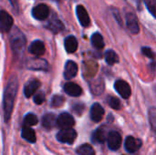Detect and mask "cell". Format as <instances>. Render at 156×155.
Segmentation results:
<instances>
[{
  "mask_svg": "<svg viewBox=\"0 0 156 155\" xmlns=\"http://www.w3.org/2000/svg\"><path fill=\"white\" fill-rule=\"evenodd\" d=\"M27 66L30 69L34 70H47L48 69V62L44 59L40 58H31L27 61Z\"/></svg>",
  "mask_w": 156,
  "mask_h": 155,
  "instance_id": "cell-12",
  "label": "cell"
},
{
  "mask_svg": "<svg viewBox=\"0 0 156 155\" xmlns=\"http://www.w3.org/2000/svg\"><path fill=\"white\" fill-rule=\"evenodd\" d=\"M114 88H115V90L123 99H128L132 94L130 85L124 80H117L114 84Z\"/></svg>",
  "mask_w": 156,
  "mask_h": 155,
  "instance_id": "cell-7",
  "label": "cell"
},
{
  "mask_svg": "<svg viewBox=\"0 0 156 155\" xmlns=\"http://www.w3.org/2000/svg\"><path fill=\"white\" fill-rule=\"evenodd\" d=\"M105 60L108 65L112 66L119 61V58H118V55L115 53V51L109 49L105 52Z\"/></svg>",
  "mask_w": 156,
  "mask_h": 155,
  "instance_id": "cell-25",
  "label": "cell"
},
{
  "mask_svg": "<svg viewBox=\"0 0 156 155\" xmlns=\"http://www.w3.org/2000/svg\"><path fill=\"white\" fill-rule=\"evenodd\" d=\"M75 124V120L72 117V115H70L68 112H63L61 114L58 115V117L57 118V125L60 128V129H69V128H72Z\"/></svg>",
  "mask_w": 156,
  "mask_h": 155,
  "instance_id": "cell-5",
  "label": "cell"
},
{
  "mask_svg": "<svg viewBox=\"0 0 156 155\" xmlns=\"http://www.w3.org/2000/svg\"><path fill=\"white\" fill-rule=\"evenodd\" d=\"M40 86V82L38 80H30L29 82H27L25 85L24 88V94L27 98H30L35 92L36 90L39 88Z\"/></svg>",
  "mask_w": 156,
  "mask_h": 155,
  "instance_id": "cell-20",
  "label": "cell"
},
{
  "mask_svg": "<svg viewBox=\"0 0 156 155\" xmlns=\"http://www.w3.org/2000/svg\"><path fill=\"white\" fill-rule=\"evenodd\" d=\"M107 135H108V133H107L106 129L104 127H100L96 131L93 132L92 136H91V140L95 143L102 144L105 143V141L107 139Z\"/></svg>",
  "mask_w": 156,
  "mask_h": 155,
  "instance_id": "cell-15",
  "label": "cell"
},
{
  "mask_svg": "<svg viewBox=\"0 0 156 155\" xmlns=\"http://www.w3.org/2000/svg\"><path fill=\"white\" fill-rule=\"evenodd\" d=\"M84 109H85V106H84L83 104H81V103H77V104H75V105L72 107L73 111H74L75 113H77L78 115H81V113L83 112Z\"/></svg>",
  "mask_w": 156,
  "mask_h": 155,
  "instance_id": "cell-32",
  "label": "cell"
},
{
  "mask_svg": "<svg viewBox=\"0 0 156 155\" xmlns=\"http://www.w3.org/2000/svg\"><path fill=\"white\" fill-rule=\"evenodd\" d=\"M28 51L36 56H41L45 52V45L40 40H35L28 48Z\"/></svg>",
  "mask_w": 156,
  "mask_h": 155,
  "instance_id": "cell-18",
  "label": "cell"
},
{
  "mask_svg": "<svg viewBox=\"0 0 156 155\" xmlns=\"http://www.w3.org/2000/svg\"><path fill=\"white\" fill-rule=\"evenodd\" d=\"M57 125V117L54 113H47L42 118V126L45 129L50 130Z\"/></svg>",
  "mask_w": 156,
  "mask_h": 155,
  "instance_id": "cell-19",
  "label": "cell"
},
{
  "mask_svg": "<svg viewBox=\"0 0 156 155\" xmlns=\"http://www.w3.org/2000/svg\"><path fill=\"white\" fill-rule=\"evenodd\" d=\"M64 91L71 97H79L82 93L81 88L73 82H67L64 85Z\"/></svg>",
  "mask_w": 156,
  "mask_h": 155,
  "instance_id": "cell-16",
  "label": "cell"
},
{
  "mask_svg": "<svg viewBox=\"0 0 156 155\" xmlns=\"http://www.w3.org/2000/svg\"><path fill=\"white\" fill-rule=\"evenodd\" d=\"M109 105L111 106V108H112L114 110H120L121 109V101L119 99H117L115 97H110L109 98Z\"/></svg>",
  "mask_w": 156,
  "mask_h": 155,
  "instance_id": "cell-29",
  "label": "cell"
},
{
  "mask_svg": "<svg viewBox=\"0 0 156 155\" xmlns=\"http://www.w3.org/2000/svg\"><path fill=\"white\" fill-rule=\"evenodd\" d=\"M37 122H38V119H37V117L35 114H33V113H27V114L25 116L24 121H23L24 125H25V126H29V127L37 124Z\"/></svg>",
  "mask_w": 156,
  "mask_h": 155,
  "instance_id": "cell-26",
  "label": "cell"
},
{
  "mask_svg": "<svg viewBox=\"0 0 156 155\" xmlns=\"http://www.w3.org/2000/svg\"><path fill=\"white\" fill-rule=\"evenodd\" d=\"M49 15V8L44 4L35 6L32 10V16L37 20H45Z\"/></svg>",
  "mask_w": 156,
  "mask_h": 155,
  "instance_id": "cell-9",
  "label": "cell"
},
{
  "mask_svg": "<svg viewBox=\"0 0 156 155\" xmlns=\"http://www.w3.org/2000/svg\"><path fill=\"white\" fill-rule=\"evenodd\" d=\"M17 89H18L17 79L15 75H13L9 79L4 92L3 107H4V117L5 122H7L11 117L12 111L14 108L15 99L17 93Z\"/></svg>",
  "mask_w": 156,
  "mask_h": 155,
  "instance_id": "cell-1",
  "label": "cell"
},
{
  "mask_svg": "<svg viewBox=\"0 0 156 155\" xmlns=\"http://www.w3.org/2000/svg\"><path fill=\"white\" fill-rule=\"evenodd\" d=\"M10 42H11V47H12L14 53L16 55H21L25 48L26 38H25L23 33L18 28H15L12 31Z\"/></svg>",
  "mask_w": 156,
  "mask_h": 155,
  "instance_id": "cell-2",
  "label": "cell"
},
{
  "mask_svg": "<svg viewBox=\"0 0 156 155\" xmlns=\"http://www.w3.org/2000/svg\"><path fill=\"white\" fill-rule=\"evenodd\" d=\"M13 26V18L12 16L5 11H0V31L7 32L11 29Z\"/></svg>",
  "mask_w": 156,
  "mask_h": 155,
  "instance_id": "cell-6",
  "label": "cell"
},
{
  "mask_svg": "<svg viewBox=\"0 0 156 155\" xmlns=\"http://www.w3.org/2000/svg\"><path fill=\"white\" fill-rule=\"evenodd\" d=\"M9 1L11 2L12 5H13L14 7H16V6H17V1H16V0H9Z\"/></svg>",
  "mask_w": 156,
  "mask_h": 155,
  "instance_id": "cell-34",
  "label": "cell"
},
{
  "mask_svg": "<svg viewBox=\"0 0 156 155\" xmlns=\"http://www.w3.org/2000/svg\"><path fill=\"white\" fill-rule=\"evenodd\" d=\"M48 28L50 29L54 33H58V32H60V31H62L64 29V26H63L61 21H59L56 17H53L52 19H50L48 21Z\"/></svg>",
  "mask_w": 156,
  "mask_h": 155,
  "instance_id": "cell-22",
  "label": "cell"
},
{
  "mask_svg": "<svg viewBox=\"0 0 156 155\" xmlns=\"http://www.w3.org/2000/svg\"><path fill=\"white\" fill-rule=\"evenodd\" d=\"M91 43H92L93 47L97 49H101L104 48L103 37L100 33H94L91 36Z\"/></svg>",
  "mask_w": 156,
  "mask_h": 155,
  "instance_id": "cell-23",
  "label": "cell"
},
{
  "mask_svg": "<svg viewBox=\"0 0 156 155\" xmlns=\"http://www.w3.org/2000/svg\"><path fill=\"white\" fill-rule=\"evenodd\" d=\"M143 142L140 139H136L133 136H128L125 139V149L127 152H129L130 153H133L135 152H137L141 147H142Z\"/></svg>",
  "mask_w": 156,
  "mask_h": 155,
  "instance_id": "cell-8",
  "label": "cell"
},
{
  "mask_svg": "<svg viewBox=\"0 0 156 155\" xmlns=\"http://www.w3.org/2000/svg\"><path fill=\"white\" fill-rule=\"evenodd\" d=\"M76 152L79 155H95L94 149L92 148L91 145H90L88 143L82 144L80 147H78Z\"/></svg>",
  "mask_w": 156,
  "mask_h": 155,
  "instance_id": "cell-24",
  "label": "cell"
},
{
  "mask_svg": "<svg viewBox=\"0 0 156 155\" xmlns=\"http://www.w3.org/2000/svg\"><path fill=\"white\" fill-rule=\"evenodd\" d=\"M149 12L152 14V16H155V9H156V0H144Z\"/></svg>",
  "mask_w": 156,
  "mask_h": 155,
  "instance_id": "cell-28",
  "label": "cell"
},
{
  "mask_svg": "<svg viewBox=\"0 0 156 155\" xmlns=\"http://www.w3.org/2000/svg\"><path fill=\"white\" fill-rule=\"evenodd\" d=\"M44 100H45V94L42 91L38 92L36 96H34V102L37 105L42 104L44 102Z\"/></svg>",
  "mask_w": 156,
  "mask_h": 155,
  "instance_id": "cell-31",
  "label": "cell"
},
{
  "mask_svg": "<svg viewBox=\"0 0 156 155\" xmlns=\"http://www.w3.org/2000/svg\"><path fill=\"white\" fill-rule=\"evenodd\" d=\"M64 101H65V99H64V97H62V96H59V95H55V96H53L52 97V99H51V107H54V108H58V107H60L63 103H64Z\"/></svg>",
  "mask_w": 156,
  "mask_h": 155,
  "instance_id": "cell-27",
  "label": "cell"
},
{
  "mask_svg": "<svg viewBox=\"0 0 156 155\" xmlns=\"http://www.w3.org/2000/svg\"><path fill=\"white\" fill-rule=\"evenodd\" d=\"M76 14L78 16V19L80 21V23L81 24L82 26L87 27L90 26V16L88 15L87 10L85 9V7L83 5H78L76 8Z\"/></svg>",
  "mask_w": 156,
  "mask_h": 155,
  "instance_id": "cell-10",
  "label": "cell"
},
{
  "mask_svg": "<svg viewBox=\"0 0 156 155\" xmlns=\"http://www.w3.org/2000/svg\"><path fill=\"white\" fill-rule=\"evenodd\" d=\"M77 138V132L72 129H61L57 133V140L61 143H67V144H73Z\"/></svg>",
  "mask_w": 156,
  "mask_h": 155,
  "instance_id": "cell-3",
  "label": "cell"
},
{
  "mask_svg": "<svg viewBox=\"0 0 156 155\" xmlns=\"http://www.w3.org/2000/svg\"><path fill=\"white\" fill-rule=\"evenodd\" d=\"M64 46L68 53H73L78 48V40L76 39L74 36H69L65 39Z\"/></svg>",
  "mask_w": 156,
  "mask_h": 155,
  "instance_id": "cell-21",
  "label": "cell"
},
{
  "mask_svg": "<svg viewBox=\"0 0 156 155\" xmlns=\"http://www.w3.org/2000/svg\"><path fill=\"white\" fill-rule=\"evenodd\" d=\"M142 52L144 56H146L149 58L154 59V53L153 52V50L150 48H142Z\"/></svg>",
  "mask_w": 156,
  "mask_h": 155,
  "instance_id": "cell-33",
  "label": "cell"
},
{
  "mask_svg": "<svg viewBox=\"0 0 156 155\" xmlns=\"http://www.w3.org/2000/svg\"><path fill=\"white\" fill-rule=\"evenodd\" d=\"M78 73V66L77 64L72 61L69 60L66 65H65V69H64V78L66 79H73Z\"/></svg>",
  "mask_w": 156,
  "mask_h": 155,
  "instance_id": "cell-14",
  "label": "cell"
},
{
  "mask_svg": "<svg viewBox=\"0 0 156 155\" xmlns=\"http://www.w3.org/2000/svg\"><path fill=\"white\" fill-rule=\"evenodd\" d=\"M104 116V109L99 103H94L90 108V119L94 122H99Z\"/></svg>",
  "mask_w": 156,
  "mask_h": 155,
  "instance_id": "cell-11",
  "label": "cell"
},
{
  "mask_svg": "<svg viewBox=\"0 0 156 155\" xmlns=\"http://www.w3.org/2000/svg\"><path fill=\"white\" fill-rule=\"evenodd\" d=\"M149 121L150 123L152 125L153 130H155V122H156V112H155V108H151V110L149 111Z\"/></svg>",
  "mask_w": 156,
  "mask_h": 155,
  "instance_id": "cell-30",
  "label": "cell"
},
{
  "mask_svg": "<svg viewBox=\"0 0 156 155\" xmlns=\"http://www.w3.org/2000/svg\"><path fill=\"white\" fill-rule=\"evenodd\" d=\"M21 136L24 140L30 143H35L37 141L36 133L33 129H31L29 126H23L21 130Z\"/></svg>",
  "mask_w": 156,
  "mask_h": 155,
  "instance_id": "cell-17",
  "label": "cell"
},
{
  "mask_svg": "<svg viewBox=\"0 0 156 155\" xmlns=\"http://www.w3.org/2000/svg\"><path fill=\"white\" fill-rule=\"evenodd\" d=\"M106 141L108 143V147L112 151H117L120 149L122 144V136L118 132L111 131L107 135Z\"/></svg>",
  "mask_w": 156,
  "mask_h": 155,
  "instance_id": "cell-4",
  "label": "cell"
},
{
  "mask_svg": "<svg viewBox=\"0 0 156 155\" xmlns=\"http://www.w3.org/2000/svg\"><path fill=\"white\" fill-rule=\"evenodd\" d=\"M126 24H127V27L129 28V30L133 33V34H137L139 33V24H138V20L137 17L133 13H127L126 15Z\"/></svg>",
  "mask_w": 156,
  "mask_h": 155,
  "instance_id": "cell-13",
  "label": "cell"
}]
</instances>
